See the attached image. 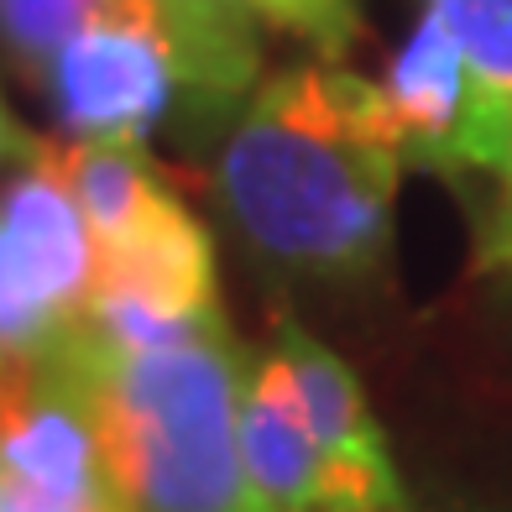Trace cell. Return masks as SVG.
Wrapping results in <instances>:
<instances>
[{
  "instance_id": "6da1fadb",
  "label": "cell",
  "mask_w": 512,
  "mask_h": 512,
  "mask_svg": "<svg viewBox=\"0 0 512 512\" xmlns=\"http://www.w3.org/2000/svg\"><path fill=\"white\" fill-rule=\"evenodd\" d=\"M403 131L382 84L293 63L251 89L215 147V199L256 262L309 283H371L392 262Z\"/></svg>"
},
{
  "instance_id": "7a4b0ae2",
  "label": "cell",
  "mask_w": 512,
  "mask_h": 512,
  "mask_svg": "<svg viewBox=\"0 0 512 512\" xmlns=\"http://www.w3.org/2000/svg\"><path fill=\"white\" fill-rule=\"evenodd\" d=\"M48 356L89 403L126 512H277L241 450L246 351L230 319L142 351L79 319Z\"/></svg>"
},
{
  "instance_id": "3957f363",
  "label": "cell",
  "mask_w": 512,
  "mask_h": 512,
  "mask_svg": "<svg viewBox=\"0 0 512 512\" xmlns=\"http://www.w3.org/2000/svg\"><path fill=\"white\" fill-rule=\"evenodd\" d=\"M89 288L95 241L63 147L27 136L0 173V356H48L84 319Z\"/></svg>"
},
{
  "instance_id": "277c9868",
  "label": "cell",
  "mask_w": 512,
  "mask_h": 512,
  "mask_svg": "<svg viewBox=\"0 0 512 512\" xmlns=\"http://www.w3.org/2000/svg\"><path fill=\"white\" fill-rule=\"evenodd\" d=\"M42 95L68 131V142L142 147L178 110V68L157 6L152 0H110L53 53L48 74H42Z\"/></svg>"
},
{
  "instance_id": "5b68a950",
  "label": "cell",
  "mask_w": 512,
  "mask_h": 512,
  "mask_svg": "<svg viewBox=\"0 0 512 512\" xmlns=\"http://www.w3.org/2000/svg\"><path fill=\"white\" fill-rule=\"evenodd\" d=\"M0 512H126L89 403L53 356H0Z\"/></svg>"
},
{
  "instance_id": "8992f818",
  "label": "cell",
  "mask_w": 512,
  "mask_h": 512,
  "mask_svg": "<svg viewBox=\"0 0 512 512\" xmlns=\"http://www.w3.org/2000/svg\"><path fill=\"white\" fill-rule=\"evenodd\" d=\"M272 345L293 366V382L309 408V429L324 455L319 512H413L403 476L392 465V445L366 403L356 371L319 335H309L288 309L272 314Z\"/></svg>"
},
{
  "instance_id": "52a82bcc",
  "label": "cell",
  "mask_w": 512,
  "mask_h": 512,
  "mask_svg": "<svg viewBox=\"0 0 512 512\" xmlns=\"http://www.w3.org/2000/svg\"><path fill=\"white\" fill-rule=\"evenodd\" d=\"M162 16L178 68V131L199 136H225V126L241 115L251 100V89L262 84V37H256L251 11H241L236 0H152Z\"/></svg>"
},
{
  "instance_id": "ba28073f",
  "label": "cell",
  "mask_w": 512,
  "mask_h": 512,
  "mask_svg": "<svg viewBox=\"0 0 512 512\" xmlns=\"http://www.w3.org/2000/svg\"><path fill=\"white\" fill-rule=\"evenodd\" d=\"M241 450L251 481L277 512H319L324 502V455L309 429L304 392L277 345L246 356L241 382Z\"/></svg>"
},
{
  "instance_id": "9c48e42d",
  "label": "cell",
  "mask_w": 512,
  "mask_h": 512,
  "mask_svg": "<svg viewBox=\"0 0 512 512\" xmlns=\"http://www.w3.org/2000/svg\"><path fill=\"white\" fill-rule=\"evenodd\" d=\"M382 95L398 115L403 152L413 168L460 178V131H465V63L429 6L418 27L387 63Z\"/></svg>"
},
{
  "instance_id": "30bf717a",
  "label": "cell",
  "mask_w": 512,
  "mask_h": 512,
  "mask_svg": "<svg viewBox=\"0 0 512 512\" xmlns=\"http://www.w3.org/2000/svg\"><path fill=\"white\" fill-rule=\"evenodd\" d=\"M465 63L460 173H497L512 142V0H424Z\"/></svg>"
},
{
  "instance_id": "8fae6325",
  "label": "cell",
  "mask_w": 512,
  "mask_h": 512,
  "mask_svg": "<svg viewBox=\"0 0 512 512\" xmlns=\"http://www.w3.org/2000/svg\"><path fill=\"white\" fill-rule=\"evenodd\" d=\"M105 6L110 0H0V53L32 84H42L53 53Z\"/></svg>"
},
{
  "instance_id": "7c38bea8",
  "label": "cell",
  "mask_w": 512,
  "mask_h": 512,
  "mask_svg": "<svg viewBox=\"0 0 512 512\" xmlns=\"http://www.w3.org/2000/svg\"><path fill=\"white\" fill-rule=\"evenodd\" d=\"M241 11H251L262 27L298 37L304 48L319 58L345 63L351 48L361 42L366 21H361V0H236Z\"/></svg>"
},
{
  "instance_id": "4fadbf2b",
  "label": "cell",
  "mask_w": 512,
  "mask_h": 512,
  "mask_svg": "<svg viewBox=\"0 0 512 512\" xmlns=\"http://www.w3.org/2000/svg\"><path fill=\"white\" fill-rule=\"evenodd\" d=\"M476 267L512 277V142H507V157L497 168V199L486 209L481 236H476Z\"/></svg>"
},
{
  "instance_id": "5bb4252c",
  "label": "cell",
  "mask_w": 512,
  "mask_h": 512,
  "mask_svg": "<svg viewBox=\"0 0 512 512\" xmlns=\"http://www.w3.org/2000/svg\"><path fill=\"white\" fill-rule=\"evenodd\" d=\"M27 147V131H21L16 121H11V110H6V100H0V173L16 162V152Z\"/></svg>"
},
{
  "instance_id": "9a60e30c",
  "label": "cell",
  "mask_w": 512,
  "mask_h": 512,
  "mask_svg": "<svg viewBox=\"0 0 512 512\" xmlns=\"http://www.w3.org/2000/svg\"><path fill=\"white\" fill-rule=\"evenodd\" d=\"M413 512H418V507H413Z\"/></svg>"
}]
</instances>
